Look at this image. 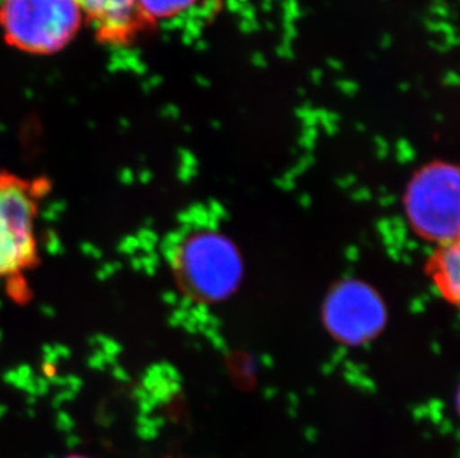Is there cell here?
<instances>
[{"instance_id":"6da1fadb","label":"cell","mask_w":460,"mask_h":458,"mask_svg":"<svg viewBox=\"0 0 460 458\" xmlns=\"http://www.w3.org/2000/svg\"><path fill=\"white\" fill-rule=\"evenodd\" d=\"M51 188L47 178L0 172V285L20 303L42 264L40 217Z\"/></svg>"},{"instance_id":"3957f363","label":"cell","mask_w":460,"mask_h":458,"mask_svg":"<svg viewBox=\"0 0 460 458\" xmlns=\"http://www.w3.org/2000/svg\"><path fill=\"white\" fill-rule=\"evenodd\" d=\"M85 22L76 0H2L0 31L20 51L49 56L65 49Z\"/></svg>"},{"instance_id":"277c9868","label":"cell","mask_w":460,"mask_h":458,"mask_svg":"<svg viewBox=\"0 0 460 458\" xmlns=\"http://www.w3.org/2000/svg\"><path fill=\"white\" fill-rule=\"evenodd\" d=\"M405 215L414 233L429 242H457L460 228V179L456 165L444 161L419 170L404 195Z\"/></svg>"},{"instance_id":"7a4b0ae2","label":"cell","mask_w":460,"mask_h":458,"mask_svg":"<svg viewBox=\"0 0 460 458\" xmlns=\"http://www.w3.org/2000/svg\"><path fill=\"white\" fill-rule=\"evenodd\" d=\"M174 269L188 294L201 303L231 298L243 280V260L226 233L197 231L185 238L174 256Z\"/></svg>"},{"instance_id":"ba28073f","label":"cell","mask_w":460,"mask_h":458,"mask_svg":"<svg viewBox=\"0 0 460 458\" xmlns=\"http://www.w3.org/2000/svg\"><path fill=\"white\" fill-rule=\"evenodd\" d=\"M199 0H136L140 20L156 22L178 17L196 6Z\"/></svg>"},{"instance_id":"9c48e42d","label":"cell","mask_w":460,"mask_h":458,"mask_svg":"<svg viewBox=\"0 0 460 458\" xmlns=\"http://www.w3.org/2000/svg\"><path fill=\"white\" fill-rule=\"evenodd\" d=\"M67 458H88V457H79V455H74V457H67Z\"/></svg>"},{"instance_id":"52a82bcc","label":"cell","mask_w":460,"mask_h":458,"mask_svg":"<svg viewBox=\"0 0 460 458\" xmlns=\"http://www.w3.org/2000/svg\"><path fill=\"white\" fill-rule=\"evenodd\" d=\"M430 273L437 289L450 304H457L460 292L459 242L441 244L430 262Z\"/></svg>"},{"instance_id":"8992f818","label":"cell","mask_w":460,"mask_h":458,"mask_svg":"<svg viewBox=\"0 0 460 458\" xmlns=\"http://www.w3.org/2000/svg\"><path fill=\"white\" fill-rule=\"evenodd\" d=\"M84 18L92 22L103 40H126L136 31L140 18L136 0H76Z\"/></svg>"},{"instance_id":"5b68a950","label":"cell","mask_w":460,"mask_h":458,"mask_svg":"<svg viewBox=\"0 0 460 458\" xmlns=\"http://www.w3.org/2000/svg\"><path fill=\"white\" fill-rule=\"evenodd\" d=\"M322 319L334 339L359 347L380 335L386 326L387 310L377 290L364 281L349 278L330 290Z\"/></svg>"}]
</instances>
